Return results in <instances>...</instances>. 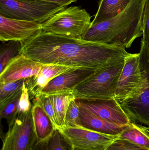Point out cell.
Masks as SVG:
<instances>
[{
  "label": "cell",
  "mask_w": 149,
  "mask_h": 150,
  "mask_svg": "<svg viewBox=\"0 0 149 150\" xmlns=\"http://www.w3.org/2000/svg\"><path fill=\"white\" fill-rule=\"evenodd\" d=\"M90 14L79 6L66 8L42 23V31L83 40L92 23Z\"/></svg>",
  "instance_id": "5b68a950"
},
{
  "label": "cell",
  "mask_w": 149,
  "mask_h": 150,
  "mask_svg": "<svg viewBox=\"0 0 149 150\" xmlns=\"http://www.w3.org/2000/svg\"><path fill=\"white\" fill-rule=\"evenodd\" d=\"M31 112L34 134L41 141H47L55 131V128L37 98L33 99Z\"/></svg>",
  "instance_id": "2e32d148"
},
{
  "label": "cell",
  "mask_w": 149,
  "mask_h": 150,
  "mask_svg": "<svg viewBox=\"0 0 149 150\" xmlns=\"http://www.w3.org/2000/svg\"><path fill=\"white\" fill-rule=\"evenodd\" d=\"M80 107L76 99L73 100L69 105L66 114L64 127H80Z\"/></svg>",
  "instance_id": "603a6c76"
},
{
  "label": "cell",
  "mask_w": 149,
  "mask_h": 150,
  "mask_svg": "<svg viewBox=\"0 0 149 150\" xmlns=\"http://www.w3.org/2000/svg\"><path fill=\"white\" fill-rule=\"evenodd\" d=\"M21 43L18 41L3 42L0 52V73L13 58L19 54Z\"/></svg>",
  "instance_id": "44dd1931"
},
{
  "label": "cell",
  "mask_w": 149,
  "mask_h": 150,
  "mask_svg": "<svg viewBox=\"0 0 149 150\" xmlns=\"http://www.w3.org/2000/svg\"><path fill=\"white\" fill-rule=\"evenodd\" d=\"M31 110L18 113L8 127L1 150H27L35 136Z\"/></svg>",
  "instance_id": "ba28073f"
},
{
  "label": "cell",
  "mask_w": 149,
  "mask_h": 150,
  "mask_svg": "<svg viewBox=\"0 0 149 150\" xmlns=\"http://www.w3.org/2000/svg\"><path fill=\"white\" fill-rule=\"evenodd\" d=\"M36 98L38 99L43 109L51 120L55 129L59 130L55 111L50 96L45 94H40Z\"/></svg>",
  "instance_id": "d4e9b609"
},
{
  "label": "cell",
  "mask_w": 149,
  "mask_h": 150,
  "mask_svg": "<svg viewBox=\"0 0 149 150\" xmlns=\"http://www.w3.org/2000/svg\"><path fill=\"white\" fill-rule=\"evenodd\" d=\"M47 141L39 140L35 134L27 150H47Z\"/></svg>",
  "instance_id": "f1b7e54d"
},
{
  "label": "cell",
  "mask_w": 149,
  "mask_h": 150,
  "mask_svg": "<svg viewBox=\"0 0 149 150\" xmlns=\"http://www.w3.org/2000/svg\"><path fill=\"white\" fill-rule=\"evenodd\" d=\"M19 54L43 65L97 69L124 61L133 54L121 47L42 31L21 44Z\"/></svg>",
  "instance_id": "6da1fadb"
},
{
  "label": "cell",
  "mask_w": 149,
  "mask_h": 150,
  "mask_svg": "<svg viewBox=\"0 0 149 150\" xmlns=\"http://www.w3.org/2000/svg\"><path fill=\"white\" fill-rule=\"evenodd\" d=\"M142 39L149 51V0L145 1L142 19Z\"/></svg>",
  "instance_id": "83f0119b"
},
{
  "label": "cell",
  "mask_w": 149,
  "mask_h": 150,
  "mask_svg": "<svg viewBox=\"0 0 149 150\" xmlns=\"http://www.w3.org/2000/svg\"><path fill=\"white\" fill-rule=\"evenodd\" d=\"M25 79L0 84V108L5 105L22 92V88Z\"/></svg>",
  "instance_id": "ffe728a7"
},
{
  "label": "cell",
  "mask_w": 149,
  "mask_h": 150,
  "mask_svg": "<svg viewBox=\"0 0 149 150\" xmlns=\"http://www.w3.org/2000/svg\"><path fill=\"white\" fill-rule=\"evenodd\" d=\"M132 0H100L97 12L91 24L113 18L123 11Z\"/></svg>",
  "instance_id": "e0dca14e"
},
{
  "label": "cell",
  "mask_w": 149,
  "mask_h": 150,
  "mask_svg": "<svg viewBox=\"0 0 149 150\" xmlns=\"http://www.w3.org/2000/svg\"><path fill=\"white\" fill-rule=\"evenodd\" d=\"M146 0H132L113 18L91 24L83 40L109 45L130 48L143 35L142 19Z\"/></svg>",
  "instance_id": "7a4b0ae2"
},
{
  "label": "cell",
  "mask_w": 149,
  "mask_h": 150,
  "mask_svg": "<svg viewBox=\"0 0 149 150\" xmlns=\"http://www.w3.org/2000/svg\"><path fill=\"white\" fill-rule=\"evenodd\" d=\"M67 7L37 0H0V15L43 23Z\"/></svg>",
  "instance_id": "8992f818"
},
{
  "label": "cell",
  "mask_w": 149,
  "mask_h": 150,
  "mask_svg": "<svg viewBox=\"0 0 149 150\" xmlns=\"http://www.w3.org/2000/svg\"><path fill=\"white\" fill-rule=\"evenodd\" d=\"M43 64L19 54L11 60L0 73V84L25 79L36 76Z\"/></svg>",
  "instance_id": "7c38bea8"
},
{
  "label": "cell",
  "mask_w": 149,
  "mask_h": 150,
  "mask_svg": "<svg viewBox=\"0 0 149 150\" xmlns=\"http://www.w3.org/2000/svg\"><path fill=\"white\" fill-rule=\"evenodd\" d=\"M139 54L141 84L134 95L119 102L131 122L149 127V51L142 39Z\"/></svg>",
  "instance_id": "277c9868"
},
{
  "label": "cell",
  "mask_w": 149,
  "mask_h": 150,
  "mask_svg": "<svg viewBox=\"0 0 149 150\" xmlns=\"http://www.w3.org/2000/svg\"><path fill=\"white\" fill-rule=\"evenodd\" d=\"M77 69L57 64L44 65L38 74L25 79L30 99H34L40 95L43 89L56 77Z\"/></svg>",
  "instance_id": "5bb4252c"
},
{
  "label": "cell",
  "mask_w": 149,
  "mask_h": 150,
  "mask_svg": "<svg viewBox=\"0 0 149 150\" xmlns=\"http://www.w3.org/2000/svg\"><path fill=\"white\" fill-rule=\"evenodd\" d=\"M80 107L92 112L103 120L117 125L126 126L131 122L115 98L109 99H76Z\"/></svg>",
  "instance_id": "30bf717a"
},
{
  "label": "cell",
  "mask_w": 149,
  "mask_h": 150,
  "mask_svg": "<svg viewBox=\"0 0 149 150\" xmlns=\"http://www.w3.org/2000/svg\"><path fill=\"white\" fill-rule=\"evenodd\" d=\"M96 70L78 68L64 73L50 81L42 90L41 94L52 95L73 91L76 86L92 76Z\"/></svg>",
  "instance_id": "4fadbf2b"
},
{
  "label": "cell",
  "mask_w": 149,
  "mask_h": 150,
  "mask_svg": "<svg viewBox=\"0 0 149 150\" xmlns=\"http://www.w3.org/2000/svg\"><path fill=\"white\" fill-rule=\"evenodd\" d=\"M42 31V23L9 18L0 15V40L1 42L24 43Z\"/></svg>",
  "instance_id": "8fae6325"
},
{
  "label": "cell",
  "mask_w": 149,
  "mask_h": 150,
  "mask_svg": "<svg viewBox=\"0 0 149 150\" xmlns=\"http://www.w3.org/2000/svg\"><path fill=\"white\" fill-rule=\"evenodd\" d=\"M105 150H147L132 142L118 138Z\"/></svg>",
  "instance_id": "484cf974"
},
{
  "label": "cell",
  "mask_w": 149,
  "mask_h": 150,
  "mask_svg": "<svg viewBox=\"0 0 149 150\" xmlns=\"http://www.w3.org/2000/svg\"><path fill=\"white\" fill-rule=\"evenodd\" d=\"M142 79L140 54H133L125 60L115 98L120 102L131 97L139 89Z\"/></svg>",
  "instance_id": "9c48e42d"
},
{
  "label": "cell",
  "mask_w": 149,
  "mask_h": 150,
  "mask_svg": "<svg viewBox=\"0 0 149 150\" xmlns=\"http://www.w3.org/2000/svg\"><path fill=\"white\" fill-rule=\"evenodd\" d=\"M48 95L51 100L59 130L64 127L66 114L70 103L76 98L73 91Z\"/></svg>",
  "instance_id": "ac0fdd59"
},
{
  "label": "cell",
  "mask_w": 149,
  "mask_h": 150,
  "mask_svg": "<svg viewBox=\"0 0 149 150\" xmlns=\"http://www.w3.org/2000/svg\"><path fill=\"white\" fill-rule=\"evenodd\" d=\"M25 81V80L22 88V94L18 102V113L27 112L32 108V105L30 100V96Z\"/></svg>",
  "instance_id": "4316f807"
},
{
  "label": "cell",
  "mask_w": 149,
  "mask_h": 150,
  "mask_svg": "<svg viewBox=\"0 0 149 150\" xmlns=\"http://www.w3.org/2000/svg\"><path fill=\"white\" fill-rule=\"evenodd\" d=\"M117 136L120 139L128 140L149 150V134L143 128L141 125L131 122Z\"/></svg>",
  "instance_id": "d6986e66"
},
{
  "label": "cell",
  "mask_w": 149,
  "mask_h": 150,
  "mask_svg": "<svg viewBox=\"0 0 149 150\" xmlns=\"http://www.w3.org/2000/svg\"><path fill=\"white\" fill-rule=\"evenodd\" d=\"M125 61L96 70L73 89V92L76 99L114 98Z\"/></svg>",
  "instance_id": "3957f363"
},
{
  "label": "cell",
  "mask_w": 149,
  "mask_h": 150,
  "mask_svg": "<svg viewBox=\"0 0 149 150\" xmlns=\"http://www.w3.org/2000/svg\"><path fill=\"white\" fill-rule=\"evenodd\" d=\"M47 150H72L58 130H55L47 141Z\"/></svg>",
  "instance_id": "cb8c5ba5"
},
{
  "label": "cell",
  "mask_w": 149,
  "mask_h": 150,
  "mask_svg": "<svg viewBox=\"0 0 149 150\" xmlns=\"http://www.w3.org/2000/svg\"><path fill=\"white\" fill-rule=\"evenodd\" d=\"M141 126L143 128L144 130H146V131L149 134V127H145V126H142V125H141Z\"/></svg>",
  "instance_id": "4dcf8cb0"
},
{
  "label": "cell",
  "mask_w": 149,
  "mask_h": 150,
  "mask_svg": "<svg viewBox=\"0 0 149 150\" xmlns=\"http://www.w3.org/2000/svg\"><path fill=\"white\" fill-rule=\"evenodd\" d=\"M80 107V121L81 127L106 134L118 135L126 126L106 121L83 108Z\"/></svg>",
  "instance_id": "9a60e30c"
},
{
  "label": "cell",
  "mask_w": 149,
  "mask_h": 150,
  "mask_svg": "<svg viewBox=\"0 0 149 150\" xmlns=\"http://www.w3.org/2000/svg\"><path fill=\"white\" fill-rule=\"evenodd\" d=\"M37 1H43L52 3L57 4L62 6L67 7L68 5L71 4L72 3L76 2L77 0H37Z\"/></svg>",
  "instance_id": "f546056e"
},
{
  "label": "cell",
  "mask_w": 149,
  "mask_h": 150,
  "mask_svg": "<svg viewBox=\"0 0 149 150\" xmlns=\"http://www.w3.org/2000/svg\"><path fill=\"white\" fill-rule=\"evenodd\" d=\"M22 93L8 102L5 105L0 108L1 119H5L8 127L13 123L18 115V102Z\"/></svg>",
  "instance_id": "7402d4cb"
},
{
  "label": "cell",
  "mask_w": 149,
  "mask_h": 150,
  "mask_svg": "<svg viewBox=\"0 0 149 150\" xmlns=\"http://www.w3.org/2000/svg\"><path fill=\"white\" fill-rule=\"evenodd\" d=\"M72 150H105L117 135L106 134L84 127H64L59 130Z\"/></svg>",
  "instance_id": "52a82bcc"
}]
</instances>
